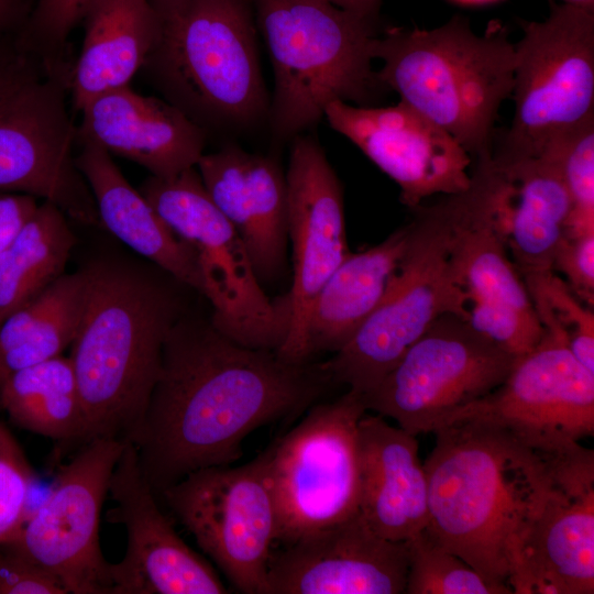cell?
I'll return each mask as SVG.
<instances>
[{"label":"cell","instance_id":"obj_1","mask_svg":"<svg viewBox=\"0 0 594 594\" xmlns=\"http://www.w3.org/2000/svg\"><path fill=\"white\" fill-rule=\"evenodd\" d=\"M336 385L321 362L241 345L186 311L164 343L161 369L130 438L155 495L204 468L231 465L253 431L299 416Z\"/></svg>","mask_w":594,"mask_h":594},{"label":"cell","instance_id":"obj_2","mask_svg":"<svg viewBox=\"0 0 594 594\" xmlns=\"http://www.w3.org/2000/svg\"><path fill=\"white\" fill-rule=\"evenodd\" d=\"M424 463L426 529L443 548L505 587L525 536L553 482L557 453L535 450L507 431L455 418L437 430Z\"/></svg>","mask_w":594,"mask_h":594},{"label":"cell","instance_id":"obj_3","mask_svg":"<svg viewBox=\"0 0 594 594\" xmlns=\"http://www.w3.org/2000/svg\"><path fill=\"white\" fill-rule=\"evenodd\" d=\"M86 300L70 359L86 418L84 442L128 441L157 380L164 343L188 311L187 287L163 270L119 261L84 267Z\"/></svg>","mask_w":594,"mask_h":594},{"label":"cell","instance_id":"obj_4","mask_svg":"<svg viewBox=\"0 0 594 594\" xmlns=\"http://www.w3.org/2000/svg\"><path fill=\"white\" fill-rule=\"evenodd\" d=\"M381 82L449 132L475 161L491 155L502 103L512 97L515 43L501 23L476 34L453 15L431 29L391 28L372 48Z\"/></svg>","mask_w":594,"mask_h":594},{"label":"cell","instance_id":"obj_5","mask_svg":"<svg viewBox=\"0 0 594 594\" xmlns=\"http://www.w3.org/2000/svg\"><path fill=\"white\" fill-rule=\"evenodd\" d=\"M155 35L142 67L205 131L268 117L250 0H150Z\"/></svg>","mask_w":594,"mask_h":594},{"label":"cell","instance_id":"obj_6","mask_svg":"<svg viewBox=\"0 0 594 594\" xmlns=\"http://www.w3.org/2000/svg\"><path fill=\"white\" fill-rule=\"evenodd\" d=\"M274 70L273 135L294 139L333 101L371 103L388 89L372 67L374 22L329 0H250Z\"/></svg>","mask_w":594,"mask_h":594},{"label":"cell","instance_id":"obj_7","mask_svg":"<svg viewBox=\"0 0 594 594\" xmlns=\"http://www.w3.org/2000/svg\"><path fill=\"white\" fill-rule=\"evenodd\" d=\"M413 210L407 245L382 302L341 350L321 362L336 385L361 396L380 384L440 316L469 317L457 257L454 195Z\"/></svg>","mask_w":594,"mask_h":594},{"label":"cell","instance_id":"obj_8","mask_svg":"<svg viewBox=\"0 0 594 594\" xmlns=\"http://www.w3.org/2000/svg\"><path fill=\"white\" fill-rule=\"evenodd\" d=\"M140 193L195 253L213 326L234 342L278 352L286 341L288 295L272 300L246 248L207 193L196 167L170 178L150 176Z\"/></svg>","mask_w":594,"mask_h":594},{"label":"cell","instance_id":"obj_9","mask_svg":"<svg viewBox=\"0 0 594 594\" xmlns=\"http://www.w3.org/2000/svg\"><path fill=\"white\" fill-rule=\"evenodd\" d=\"M520 25L514 118L492 152L538 156L551 140L594 117V9L550 2L546 20Z\"/></svg>","mask_w":594,"mask_h":594},{"label":"cell","instance_id":"obj_10","mask_svg":"<svg viewBox=\"0 0 594 594\" xmlns=\"http://www.w3.org/2000/svg\"><path fill=\"white\" fill-rule=\"evenodd\" d=\"M366 411L362 396L348 389L333 400L312 405L299 424L270 447L275 546L359 512L358 426Z\"/></svg>","mask_w":594,"mask_h":594},{"label":"cell","instance_id":"obj_11","mask_svg":"<svg viewBox=\"0 0 594 594\" xmlns=\"http://www.w3.org/2000/svg\"><path fill=\"white\" fill-rule=\"evenodd\" d=\"M76 141L59 82L18 50L0 77V191L42 198L81 223L100 224L73 154Z\"/></svg>","mask_w":594,"mask_h":594},{"label":"cell","instance_id":"obj_12","mask_svg":"<svg viewBox=\"0 0 594 594\" xmlns=\"http://www.w3.org/2000/svg\"><path fill=\"white\" fill-rule=\"evenodd\" d=\"M517 358L455 314L436 319L366 395V410L417 436L496 389Z\"/></svg>","mask_w":594,"mask_h":594},{"label":"cell","instance_id":"obj_13","mask_svg":"<svg viewBox=\"0 0 594 594\" xmlns=\"http://www.w3.org/2000/svg\"><path fill=\"white\" fill-rule=\"evenodd\" d=\"M270 458L267 448L240 466L196 470L157 496L230 584L246 594H265L276 541Z\"/></svg>","mask_w":594,"mask_h":594},{"label":"cell","instance_id":"obj_14","mask_svg":"<svg viewBox=\"0 0 594 594\" xmlns=\"http://www.w3.org/2000/svg\"><path fill=\"white\" fill-rule=\"evenodd\" d=\"M127 441L85 442L56 476L46 499L0 548L52 575L67 594H111L109 563L99 540L100 516Z\"/></svg>","mask_w":594,"mask_h":594},{"label":"cell","instance_id":"obj_15","mask_svg":"<svg viewBox=\"0 0 594 594\" xmlns=\"http://www.w3.org/2000/svg\"><path fill=\"white\" fill-rule=\"evenodd\" d=\"M455 418L494 425L544 453L564 452L594 435V373L576 361L563 338L543 330L505 381L448 421Z\"/></svg>","mask_w":594,"mask_h":594},{"label":"cell","instance_id":"obj_16","mask_svg":"<svg viewBox=\"0 0 594 594\" xmlns=\"http://www.w3.org/2000/svg\"><path fill=\"white\" fill-rule=\"evenodd\" d=\"M287 235L293 248L289 329L277 352L286 360L308 361L307 326L312 302L324 282L350 253L340 180L318 141L293 139L288 168Z\"/></svg>","mask_w":594,"mask_h":594},{"label":"cell","instance_id":"obj_17","mask_svg":"<svg viewBox=\"0 0 594 594\" xmlns=\"http://www.w3.org/2000/svg\"><path fill=\"white\" fill-rule=\"evenodd\" d=\"M324 118L399 186L400 201L410 209L430 196L455 195L470 186L471 155L403 101L388 107L333 101Z\"/></svg>","mask_w":594,"mask_h":594},{"label":"cell","instance_id":"obj_18","mask_svg":"<svg viewBox=\"0 0 594 594\" xmlns=\"http://www.w3.org/2000/svg\"><path fill=\"white\" fill-rule=\"evenodd\" d=\"M507 585L515 594L594 593V452L554 455L552 487L532 520Z\"/></svg>","mask_w":594,"mask_h":594},{"label":"cell","instance_id":"obj_19","mask_svg":"<svg viewBox=\"0 0 594 594\" xmlns=\"http://www.w3.org/2000/svg\"><path fill=\"white\" fill-rule=\"evenodd\" d=\"M108 494V521L124 526L127 550L111 563V594H226L217 571L176 532L143 476L138 452L127 441Z\"/></svg>","mask_w":594,"mask_h":594},{"label":"cell","instance_id":"obj_20","mask_svg":"<svg viewBox=\"0 0 594 594\" xmlns=\"http://www.w3.org/2000/svg\"><path fill=\"white\" fill-rule=\"evenodd\" d=\"M454 197L457 257L468 321L504 351L522 356L538 344L543 328L497 229L483 176L472 172L469 188Z\"/></svg>","mask_w":594,"mask_h":594},{"label":"cell","instance_id":"obj_21","mask_svg":"<svg viewBox=\"0 0 594 594\" xmlns=\"http://www.w3.org/2000/svg\"><path fill=\"white\" fill-rule=\"evenodd\" d=\"M407 541L376 534L358 512L273 548L265 594H402Z\"/></svg>","mask_w":594,"mask_h":594},{"label":"cell","instance_id":"obj_22","mask_svg":"<svg viewBox=\"0 0 594 594\" xmlns=\"http://www.w3.org/2000/svg\"><path fill=\"white\" fill-rule=\"evenodd\" d=\"M477 163L497 229L520 276L552 271L571 213V200L557 167L542 156L498 153Z\"/></svg>","mask_w":594,"mask_h":594},{"label":"cell","instance_id":"obj_23","mask_svg":"<svg viewBox=\"0 0 594 594\" xmlns=\"http://www.w3.org/2000/svg\"><path fill=\"white\" fill-rule=\"evenodd\" d=\"M77 140L130 160L151 176L170 178L196 167L206 131L180 109L125 86L105 92L80 111Z\"/></svg>","mask_w":594,"mask_h":594},{"label":"cell","instance_id":"obj_24","mask_svg":"<svg viewBox=\"0 0 594 594\" xmlns=\"http://www.w3.org/2000/svg\"><path fill=\"white\" fill-rule=\"evenodd\" d=\"M196 168L210 198L241 237L261 283L283 270L287 235L285 174L272 156L226 146Z\"/></svg>","mask_w":594,"mask_h":594},{"label":"cell","instance_id":"obj_25","mask_svg":"<svg viewBox=\"0 0 594 594\" xmlns=\"http://www.w3.org/2000/svg\"><path fill=\"white\" fill-rule=\"evenodd\" d=\"M359 513L380 536L407 541L428 525V483L416 436L364 414L358 426Z\"/></svg>","mask_w":594,"mask_h":594},{"label":"cell","instance_id":"obj_26","mask_svg":"<svg viewBox=\"0 0 594 594\" xmlns=\"http://www.w3.org/2000/svg\"><path fill=\"white\" fill-rule=\"evenodd\" d=\"M76 165L94 197L100 224L134 252L202 296L204 282L194 251L131 186L111 155L79 141Z\"/></svg>","mask_w":594,"mask_h":594},{"label":"cell","instance_id":"obj_27","mask_svg":"<svg viewBox=\"0 0 594 594\" xmlns=\"http://www.w3.org/2000/svg\"><path fill=\"white\" fill-rule=\"evenodd\" d=\"M408 223L376 245L349 253L324 282L309 315L306 354L341 350L382 302L405 252Z\"/></svg>","mask_w":594,"mask_h":594},{"label":"cell","instance_id":"obj_28","mask_svg":"<svg viewBox=\"0 0 594 594\" xmlns=\"http://www.w3.org/2000/svg\"><path fill=\"white\" fill-rule=\"evenodd\" d=\"M81 20L85 35L70 80L77 111L105 92L130 86L155 35L150 0H90Z\"/></svg>","mask_w":594,"mask_h":594},{"label":"cell","instance_id":"obj_29","mask_svg":"<svg viewBox=\"0 0 594 594\" xmlns=\"http://www.w3.org/2000/svg\"><path fill=\"white\" fill-rule=\"evenodd\" d=\"M0 405L20 428L84 442L85 411L69 358L58 355L9 375L0 385Z\"/></svg>","mask_w":594,"mask_h":594},{"label":"cell","instance_id":"obj_30","mask_svg":"<svg viewBox=\"0 0 594 594\" xmlns=\"http://www.w3.org/2000/svg\"><path fill=\"white\" fill-rule=\"evenodd\" d=\"M66 215L38 204L16 237L0 251V323L65 274L76 238Z\"/></svg>","mask_w":594,"mask_h":594},{"label":"cell","instance_id":"obj_31","mask_svg":"<svg viewBox=\"0 0 594 594\" xmlns=\"http://www.w3.org/2000/svg\"><path fill=\"white\" fill-rule=\"evenodd\" d=\"M543 330L563 338L576 361L594 373V312L553 271L522 276Z\"/></svg>","mask_w":594,"mask_h":594},{"label":"cell","instance_id":"obj_32","mask_svg":"<svg viewBox=\"0 0 594 594\" xmlns=\"http://www.w3.org/2000/svg\"><path fill=\"white\" fill-rule=\"evenodd\" d=\"M87 278L82 270L70 273L66 290L31 331L0 355V385L12 373L62 355L72 345L82 316Z\"/></svg>","mask_w":594,"mask_h":594},{"label":"cell","instance_id":"obj_33","mask_svg":"<svg viewBox=\"0 0 594 594\" xmlns=\"http://www.w3.org/2000/svg\"><path fill=\"white\" fill-rule=\"evenodd\" d=\"M408 546L407 594H509L438 543L425 528Z\"/></svg>","mask_w":594,"mask_h":594},{"label":"cell","instance_id":"obj_34","mask_svg":"<svg viewBox=\"0 0 594 594\" xmlns=\"http://www.w3.org/2000/svg\"><path fill=\"white\" fill-rule=\"evenodd\" d=\"M538 156L557 167L569 194L566 235L594 231V117L551 140Z\"/></svg>","mask_w":594,"mask_h":594},{"label":"cell","instance_id":"obj_35","mask_svg":"<svg viewBox=\"0 0 594 594\" xmlns=\"http://www.w3.org/2000/svg\"><path fill=\"white\" fill-rule=\"evenodd\" d=\"M36 474L21 446L0 422V544L11 540L29 512Z\"/></svg>","mask_w":594,"mask_h":594},{"label":"cell","instance_id":"obj_36","mask_svg":"<svg viewBox=\"0 0 594 594\" xmlns=\"http://www.w3.org/2000/svg\"><path fill=\"white\" fill-rule=\"evenodd\" d=\"M90 0H37L19 43V50L46 52L65 43L81 21Z\"/></svg>","mask_w":594,"mask_h":594},{"label":"cell","instance_id":"obj_37","mask_svg":"<svg viewBox=\"0 0 594 594\" xmlns=\"http://www.w3.org/2000/svg\"><path fill=\"white\" fill-rule=\"evenodd\" d=\"M552 271L561 272L565 284L585 305L594 301V231L565 235L552 262Z\"/></svg>","mask_w":594,"mask_h":594},{"label":"cell","instance_id":"obj_38","mask_svg":"<svg viewBox=\"0 0 594 594\" xmlns=\"http://www.w3.org/2000/svg\"><path fill=\"white\" fill-rule=\"evenodd\" d=\"M0 594H67L47 572L25 558L0 548Z\"/></svg>","mask_w":594,"mask_h":594},{"label":"cell","instance_id":"obj_39","mask_svg":"<svg viewBox=\"0 0 594 594\" xmlns=\"http://www.w3.org/2000/svg\"><path fill=\"white\" fill-rule=\"evenodd\" d=\"M37 206L31 195L0 191V251L16 237Z\"/></svg>","mask_w":594,"mask_h":594},{"label":"cell","instance_id":"obj_40","mask_svg":"<svg viewBox=\"0 0 594 594\" xmlns=\"http://www.w3.org/2000/svg\"><path fill=\"white\" fill-rule=\"evenodd\" d=\"M362 19L375 22L382 0H329Z\"/></svg>","mask_w":594,"mask_h":594},{"label":"cell","instance_id":"obj_41","mask_svg":"<svg viewBox=\"0 0 594 594\" xmlns=\"http://www.w3.org/2000/svg\"><path fill=\"white\" fill-rule=\"evenodd\" d=\"M24 13V0H0V34L18 25Z\"/></svg>","mask_w":594,"mask_h":594},{"label":"cell","instance_id":"obj_42","mask_svg":"<svg viewBox=\"0 0 594 594\" xmlns=\"http://www.w3.org/2000/svg\"><path fill=\"white\" fill-rule=\"evenodd\" d=\"M16 54V48L10 50L0 45V77L9 67Z\"/></svg>","mask_w":594,"mask_h":594},{"label":"cell","instance_id":"obj_43","mask_svg":"<svg viewBox=\"0 0 594 594\" xmlns=\"http://www.w3.org/2000/svg\"><path fill=\"white\" fill-rule=\"evenodd\" d=\"M553 0H550V2ZM562 3L580 6L588 9H594V0H560Z\"/></svg>","mask_w":594,"mask_h":594},{"label":"cell","instance_id":"obj_44","mask_svg":"<svg viewBox=\"0 0 594 594\" xmlns=\"http://www.w3.org/2000/svg\"><path fill=\"white\" fill-rule=\"evenodd\" d=\"M459 3H463V4H485V3H491V2H495V1H499V0H454Z\"/></svg>","mask_w":594,"mask_h":594}]
</instances>
